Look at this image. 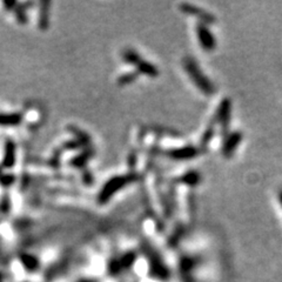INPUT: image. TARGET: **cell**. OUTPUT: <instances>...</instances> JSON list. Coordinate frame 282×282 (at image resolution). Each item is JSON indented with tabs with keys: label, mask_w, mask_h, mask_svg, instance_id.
<instances>
[{
	"label": "cell",
	"mask_w": 282,
	"mask_h": 282,
	"mask_svg": "<svg viewBox=\"0 0 282 282\" xmlns=\"http://www.w3.org/2000/svg\"><path fill=\"white\" fill-rule=\"evenodd\" d=\"M184 68L190 78V80L194 82V85L201 91L205 95H213L215 92V86L212 80L204 74L201 68L199 67L192 56H186L184 59Z\"/></svg>",
	"instance_id": "cell-1"
},
{
	"label": "cell",
	"mask_w": 282,
	"mask_h": 282,
	"mask_svg": "<svg viewBox=\"0 0 282 282\" xmlns=\"http://www.w3.org/2000/svg\"><path fill=\"white\" fill-rule=\"evenodd\" d=\"M196 36H198V40L200 42L202 50L206 52H212L216 47V40L214 38V34L208 28V25L199 22L196 25Z\"/></svg>",
	"instance_id": "cell-2"
},
{
	"label": "cell",
	"mask_w": 282,
	"mask_h": 282,
	"mask_svg": "<svg viewBox=\"0 0 282 282\" xmlns=\"http://www.w3.org/2000/svg\"><path fill=\"white\" fill-rule=\"evenodd\" d=\"M230 116H232V102L229 99H224L219 105L218 111H216V122L224 132H227L229 127Z\"/></svg>",
	"instance_id": "cell-3"
},
{
	"label": "cell",
	"mask_w": 282,
	"mask_h": 282,
	"mask_svg": "<svg viewBox=\"0 0 282 282\" xmlns=\"http://www.w3.org/2000/svg\"><path fill=\"white\" fill-rule=\"evenodd\" d=\"M242 138H244V135H242V133L239 132V131L229 133V134L226 136V139H225L224 144H222V155L226 156V158H230V156L234 154L236 148L241 144Z\"/></svg>",
	"instance_id": "cell-4"
},
{
	"label": "cell",
	"mask_w": 282,
	"mask_h": 282,
	"mask_svg": "<svg viewBox=\"0 0 282 282\" xmlns=\"http://www.w3.org/2000/svg\"><path fill=\"white\" fill-rule=\"evenodd\" d=\"M179 8H180L181 12L189 14V16L199 17V19H200L202 24L209 25V24H214L215 22V17L213 16L212 13L205 12L202 8L196 7L192 4H181L180 6H179Z\"/></svg>",
	"instance_id": "cell-5"
},
{
	"label": "cell",
	"mask_w": 282,
	"mask_h": 282,
	"mask_svg": "<svg viewBox=\"0 0 282 282\" xmlns=\"http://www.w3.org/2000/svg\"><path fill=\"white\" fill-rule=\"evenodd\" d=\"M200 154V150L194 146H184L180 148H174V150H170L168 152V156L173 160L178 161H185V160H190V159L195 158Z\"/></svg>",
	"instance_id": "cell-6"
},
{
	"label": "cell",
	"mask_w": 282,
	"mask_h": 282,
	"mask_svg": "<svg viewBox=\"0 0 282 282\" xmlns=\"http://www.w3.org/2000/svg\"><path fill=\"white\" fill-rule=\"evenodd\" d=\"M200 181L201 174L196 170H189V172H186L179 178V182L186 185V186H196V185L200 184Z\"/></svg>",
	"instance_id": "cell-7"
},
{
	"label": "cell",
	"mask_w": 282,
	"mask_h": 282,
	"mask_svg": "<svg viewBox=\"0 0 282 282\" xmlns=\"http://www.w3.org/2000/svg\"><path fill=\"white\" fill-rule=\"evenodd\" d=\"M139 68H140L142 73H145L148 76H156L159 74V71L156 70L154 65L150 64V62L146 61L139 62Z\"/></svg>",
	"instance_id": "cell-8"
},
{
	"label": "cell",
	"mask_w": 282,
	"mask_h": 282,
	"mask_svg": "<svg viewBox=\"0 0 282 282\" xmlns=\"http://www.w3.org/2000/svg\"><path fill=\"white\" fill-rule=\"evenodd\" d=\"M213 134H214V130H213V128H208V130L206 131V133L204 134V136H202V140H201L202 146L208 145V142L210 141V139H212Z\"/></svg>",
	"instance_id": "cell-9"
},
{
	"label": "cell",
	"mask_w": 282,
	"mask_h": 282,
	"mask_svg": "<svg viewBox=\"0 0 282 282\" xmlns=\"http://www.w3.org/2000/svg\"><path fill=\"white\" fill-rule=\"evenodd\" d=\"M279 201H280V204H281V206H282V190L280 193H279Z\"/></svg>",
	"instance_id": "cell-10"
}]
</instances>
